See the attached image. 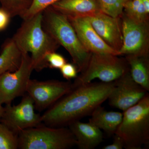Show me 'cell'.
I'll return each instance as SVG.
<instances>
[{
  "instance_id": "9",
  "label": "cell",
  "mask_w": 149,
  "mask_h": 149,
  "mask_svg": "<svg viewBox=\"0 0 149 149\" xmlns=\"http://www.w3.org/2000/svg\"><path fill=\"white\" fill-rule=\"evenodd\" d=\"M35 108L33 100L26 95L16 105L6 104L0 121L18 135L22 130L42 123L41 115L35 112Z\"/></svg>"
},
{
  "instance_id": "13",
  "label": "cell",
  "mask_w": 149,
  "mask_h": 149,
  "mask_svg": "<svg viewBox=\"0 0 149 149\" xmlns=\"http://www.w3.org/2000/svg\"><path fill=\"white\" fill-rule=\"evenodd\" d=\"M88 17L92 26L104 42L119 53L123 43L121 19L112 17L102 11Z\"/></svg>"
},
{
  "instance_id": "29",
  "label": "cell",
  "mask_w": 149,
  "mask_h": 149,
  "mask_svg": "<svg viewBox=\"0 0 149 149\" xmlns=\"http://www.w3.org/2000/svg\"><path fill=\"white\" fill-rule=\"evenodd\" d=\"M4 109V107L2 106V104L1 103V102H0V119L1 118Z\"/></svg>"
},
{
  "instance_id": "3",
  "label": "cell",
  "mask_w": 149,
  "mask_h": 149,
  "mask_svg": "<svg viewBox=\"0 0 149 149\" xmlns=\"http://www.w3.org/2000/svg\"><path fill=\"white\" fill-rule=\"evenodd\" d=\"M43 28L69 53L78 72L87 67L91 55L80 42L67 17L52 6L42 12Z\"/></svg>"
},
{
  "instance_id": "11",
  "label": "cell",
  "mask_w": 149,
  "mask_h": 149,
  "mask_svg": "<svg viewBox=\"0 0 149 149\" xmlns=\"http://www.w3.org/2000/svg\"><path fill=\"white\" fill-rule=\"evenodd\" d=\"M114 86L107 100L111 106L123 111L139 103L148 92L136 83L129 71L114 81Z\"/></svg>"
},
{
  "instance_id": "21",
  "label": "cell",
  "mask_w": 149,
  "mask_h": 149,
  "mask_svg": "<svg viewBox=\"0 0 149 149\" xmlns=\"http://www.w3.org/2000/svg\"><path fill=\"white\" fill-rule=\"evenodd\" d=\"M102 11L115 18H120L124 6L130 0H97Z\"/></svg>"
},
{
  "instance_id": "28",
  "label": "cell",
  "mask_w": 149,
  "mask_h": 149,
  "mask_svg": "<svg viewBox=\"0 0 149 149\" xmlns=\"http://www.w3.org/2000/svg\"><path fill=\"white\" fill-rule=\"evenodd\" d=\"M147 13L149 15V0H142Z\"/></svg>"
},
{
  "instance_id": "14",
  "label": "cell",
  "mask_w": 149,
  "mask_h": 149,
  "mask_svg": "<svg viewBox=\"0 0 149 149\" xmlns=\"http://www.w3.org/2000/svg\"><path fill=\"white\" fill-rule=\"evenodd\" d=\"M68 126L76 139V146L80 149H95L102 142V132L91 123L77 120Z\"/></svg>"
},
{
  "instance_id": "23",
  "label": "cell",
  "mask_w": 149,
  "mask_h": 149,
  "mask_svg": "<svg viewBox=\"0 0 149 149\" xmlns=\"http://www.w3.org/2000/svg\"><path fill=\"white\" fill-rule=\"evenodd\" d=\"M60 1L61 0H32L29 9L20 17L23 20L31 18L37 13L42 12L49 7Z\"/></svg>"
},
{
  "instance_id": "15",
  "label": "cell",
  "mask_w": 149,
  "mask_h": 149,
  "mask_svg": "<svg viewBox=\"0 0 149 149\" xmlns=\"http://www.w3.org/2000/svg\"><path fill=\"white\" fill-rule=\"evenodd\" d=\"M52 6L67 17H91L102 11L97 0H61Z\"/></svg>"
},
{
  "instance_id": "6",
  "label": "cell",
  "mask_w": 149,
  "mask_h": 149,
  "mask_svg": "<svg viewBox=\"0 0 149 149\" xmlns=\"http://www.w3.org/2000/svg\"><path fill=\"white\" fill-rule=\"evenodd\" d=\"M118 56L91 53L87 67L75 78L72 86L90 83L95 79L104 83L116 81L129 71L125 58L118 57Z\"/></svg>"
},
{
  "instance_id": "4",
  "label": "cell",
  "mask_w": 149,
  "mask_h": 149,
  "mask_svg": "<svg viewBox=\"0 0 149 149\" xmlns=\"http://www.w3.org/2000/svg\"><path fill=\"white\" fill-rule=\"evenodd\" d=\"M115 134L122 138L126 149H141L149 145V95L123 111Z\"/></svg>"
},
{
  "instance_id": "20",
  "label": "cell",
  "mask_w": 149,
  "mask_h": 149,
  "mask_svg": "<svg viewBox=\"0 0 149 149\" xmlns=\"http://www.w3.org/2000/svg\"><path fill=\"white\" fill-rule=\"evenodd\" d=\"M32 0H0L1 7L11 17H21L29 9Z\"/></svg>"
},
{
  "instance_id": "25",
  "label": "cell",
  "mask_w": 149,
  "mask_h": 149,
  "mask_svg": "<svg viewBox=\"0 0 149 149\" xmlns=\"http://www.w3.org/2000/svg\"><path fill=\"white\" fill-rule=\"evenodd\" d=\"M60 70L63 77L68 81L72 79H75L77 76L78 70L73 63H66Z\"/></svg>"
},
{
  "instance_id": "12",
  "label": "cell",
  "mask_w": 149,
  "mask_h": 149,
  "mask_svg": "<svg viewBox=\"0 0 149 149\" xmlns=\"http://www.w3.org/2000/svg\"><path fill=\"white\" fill-rule=\"evenodd\" d=\"M72 24L80 42L91 53L111 54L119 55L105 42L96 32L91 24L88 17H67Z\"/></svg>"
},
{
  "instance_id": "27",
  "label": "cell",
  "mask_w": 149,
  "mask_h": 149,
  "mask_svg": "<svg viewBox=\"0 0 149 149\" xmlns=\"http://www.w3.org/2000/svg\"><path fill=\"white\" fill-rule=\"evenodd\" d=\"M114 135L112 143L103 147V149H122L124 148V143L122 138L116 134Z\"/></svg>"
},
{
  "instance_id": "8",
  "label": "cell",
  "mask_w": 149,
  "mask_h": 149,
  "mask_svg": "<svg viewBox=\"0 0 149 149\" xmlns=\"http://www.w3.org/2000/svg\"><path fill=\"white\" fill-rule=\"evenodd\" d=\"M22 54V61L18 69L0 75V102L2 104H11L14 99L26 93L34 68L29 54Z\"/></svg>"
},
{
  "instance_id": "18",
  "label": "cell",
  "mask_w": 149,
  "mask_h": 149,
  "mask_svg": "<svg viewBox=\"0 0 149 149\" xmlns=\"http://www.w3.org/2000/svg\"><path fill=\"white\" fill-rule=\"evenodd\" d=\"M129 72L133 80L149 91V55L125 56Z\"/></svg>"
},
{
  "instance_id": "16",
  "label": "cell",
  "mask_w": 149,
  "mask_h": 149,
  "mask_svg": "<svg viewBox=\"0 0 149 149\" xmlns=\"http://www.w3.org/2000/svg\"><path fill=\"white\" fill-rule=\"evenodd\" d=\"M91 115L89 122L111 136L115 134L122 120L123 113L108 111L100 105L97 107Z\"/></svg>"
},
{
  "instance_id": "7",
  "label": "cell",
  "mask_w": 149,
  "mask_h": 149,
  "mask_svg": "<svg viewBox=\"0 0 149 149\" xmlns=\"http://www.w3.org/2000/svg\"><path fill=\"white\" fill-rule=\"evenodd\" d=\"M121 19L123 43L120 55H149V21L141 22L123 13Z\"/></svg>"
},
{
  "instance_id": "17",
  "label": "cell",
  "mask_w": 149,
  "mask_h": 149,
  "mask_svg": "<svg viewBox=\"0 0 149 149\" xmlns=\"http://www.w3.org/2000/svg\"><path fill=\"white\" fill-rule=\"evenodd\" d=\"M0 53V75L6 72H14L21 64L23 54L11 38L3 44Z\"/></svg>"
},
{
  "instance_id": "10",
  "label": "cell",
  "mask_w": 149,
  "mask_h": 149,
  "mask_svg": "<svg viewBox=\"0 0 149 149\" xmlns=\"http://www.w3.org/2000/svg\"><path fill=\"white\" fill-rule=\"evenodd\" d=\"M72 84L70 81H40L30 79L27 84L26 93L33 100L35 108L42 111L52 106L68 93Z\"/></svg>"
},
{
  "instance_id": "5",
  "label": "cell",
  "mask_w": 149,
  "mask_h": 149,
  "mask_svg": "<svg viewBox=\"0 0 149 149\" xmlns=\"http://www.w3.org/2000/svg\"><path fill=\"white\" fill-rule=\"evenodd\" d=\"M18 149H68L76 146L75 137L69 128L41 125L18 134Z\"/></svg>"
},
{
  "instance_id": "1",
  "label": "cell",
  "mask_w": 149,
  "mask_h": 149,
  "mask_svg": "<svg viewBox=\"0 0 149 149\" xmlns=\"http://www.w3.org/2000/svg\"><path fill=\"white\" fill-rule=\"evenodd\" d=\"M114 84V82L72 84L69 92L41 115L42 123L52 127H63L91 115L107 100Z\"/></svg>"
},
{
  "instance_id": "24",
  "label": "cell",
  "mask_w": 149,
  "mask_h": 149,
  "mask_svg": "<svg viewBox=\"0 0 149 149\" xmlns=\"http://www.w3.org/2000/svg\"><path fill=\"white\" fill-rule=\"evenodd\" d=\"M46 61L48 68L52 69H60L67 63L64 57L56 52L48 54L46 57Z\"/></svg>"
},
{
  "instance_id": "2",
  "label": "cell",
  "mask_w": 149,
  "mask_h": 149,
  "mask_svg": "<svg viewBox=\"0 0 149 149\" xmlns=\"http://www.w3.org/2000/svg\"><path fill=\"white\" fill-rule=\"evenodd\" d=\"M42 19V12L24 19L12 37L22 53L31 54L34 70L37 72L47 68L46 56L60 46L43 28Z\"/></svg>"
},
{
  "instance_id": "22",
  "label": "cell",
  "mask_w": 149,
  "mask_h": 149,
  "mask_svg": "<svg viewBox=\"0 0 149 149\" xmlns=\"http://www.w3.org/2000/svg\"><path fill=\"white\" fill-rule=\"evenodd\" d=\"M18 135L0 121V149H18Z\"/></svg>"
},
{
  "instance_id": "26",
  "label": "cell",
  "mask_w": 149,
  "mask_h": 149,
  "mask_svg": "<svg viewBox=\"0 0 149 149\" xmlns=\"http://www.w3.org/2000/svg\"><path fill=\"white\" fill-rule=\"evenodd\" d=\"M11 17L9 14L4 9L0 7V32L8 27Z\"/></svg>"
},
{
  "instance_id": "19",
  "label": "cell",
  "mask_w": 149,
  "mask_h": 149,
  "mask_svg": "<svg viewBox=\"0 0 149 149\" xmlns=\"http://www.w3.org/2000/svg\"><path fill=\"white\" fill-rule=\"evenodd\" d=\"M123 13L128 17L141 22L149 21V14L147 13L142 0H130L125 4Z\"/></svg>"
}]
</instances>
